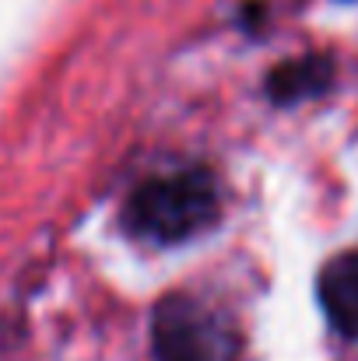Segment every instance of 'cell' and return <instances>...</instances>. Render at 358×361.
<instances>
[{"label":"cell","instance_id":"1","mask_svg":"<svg viewBox=\"0 0 358 361\" xmlns=\"http://www.w3.org/2000/svg\"><path fill=\"white\" fill-rule=\"evenodd\" d=\"M222 193L208 169H183L141 183L123 204V228L133 239L172 245L218 221Z\"/></svg>","mask_w":358,"mask_h":361},{"label":"cell","instance_id":"2","mask_svg":"<svg viewBox=\"0 0 358 361\" xmlns=\"http://www.w3.org/2000/svg\"><path fill=\"white\" fill-rule=\"evenodd\" d=\"M151 351L158 361H239L236 319L197 295H165L151 316Z\"/></svg>","mask_w":358,"mask_h":361},{"label":"cell","instance_id":"3","mask_svg":"<svg viewBox=\"0 0 358 361\" xmlns=\"http://www.w3.org/2000/svg\"><path fill=\"white\" fill-rule=\"evenodd\" d=\"M320 305L341 337L358 341V249L334 256L320 270Z\"/></svg>","mask_w":358,"mask_h":361},{"label":"cell","instance_id":"4","mask_svg":"<svg viewBox=\"0 0 358 361\" xmlns=\"http://www.w3.org/2000/svg\"><path fill=\"white\" fill-rule=\"evenodd\" d=\"M334 81V60L323 53H309L299 60H288L270 71L267 78V95L278 106H295L302 99H316L330 88Z\"/></svg>","mask_w":358,"mask_h":361}]
</instances>
